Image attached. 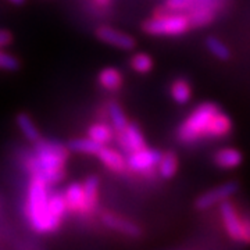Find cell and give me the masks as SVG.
Returning <instances> with one entry per match:
<instances>
[{"instance_id":"cell-1","label":"cell","mask_w":250,"mask_h":250,"mask_svg":"<svg viewBox=\"0 0 250 250\" xmlns=\"http://www.w3.org/2000/svg\"><path fill=\"white\" fill-rule=\"evenodd\" d=\"M67 211L65 199L62 193L49 196L47 184L41 178L32 177L28 188L25 214L31 227L38 233L56 231Z\"/></svg>"},{"instance_id":"cell-2","label":"cell","mask_w":250,"mask_h":250,"mask_svg":"<svg viewBox=\"0 0 250 250\" xmlns=\"http://www.w3.org/2000/svg\"><path fill=\"white\" fill-rule=\"evenodd\" d=\"M68 159V147L60 143L35 142L34 156L27 161V168L32 177L41 178L47 185L59 184L64 179V166Z\"/></svg>"},{"instance_id":"cell-3","label":"cell","mask_w":250,"mask_h":250,"mask_svg":"<svg viewBox=\"0 0 250 250\" xmlns=\"http://www.w3.org/2000/svg\"><path fill=\"white\" fill-rule=\"evenodd\" d=\"M218 111L220 107L211 102H205L196 106L177 129V138L179 142L184 145H192L203 138H208L210 124Z\"/></svg>"},{"instance_id":"cell-4","label":"cell","mask_w":250,"mask_h":250,"mask_svg":"<svg viewBox=\"0 0 250 250\" xmlns=\"http://www.w3.org/2000/svg\"><path fill=\"white\" fill-rule=\"evenodd\" d=\"M143 31L149 35L178 36L190 29L187 13L171 11L166 6L154 11V16L143 22Z\"/></svg>"},{"instance_id":"cell-5","label":"cell","mask_w":250,"mask_h":250,"mask_svg":"<svg viewBox=\"0 0 250 250\" xmlns=\"http://www.w3.org/2000/svg\"><path fill=\"white\" fill-rule=\"evenodd\" d=\"M238 190H239V184L235 181L221 184V185L207 190L197 197L195 200V208L200 210V211L208 210L214 206L221 205L225 200H229Z\"/></svg>"},{"instance_id":"cell-6","label":"cell","mask_w":250,"mask_h":250,"mask_svg":"<svg viewBox=\"0 0 250 250\" xmlns=\"http://www.w3.org/2000/svg\"><path fill=\"white\" fill-rule=\"evenodd\" d=\"M161 153L156 149H141L138 152L129 153L126 159V168H129L134 172L145 174L147 177L156 175V166L159 164Z\"/></svg>"},{"instance_id":"cell-7","label":"cell","mask_w":250,"mask_h":250,"mask_svg":"<svg viewBox=\"0 0 250 250\" xmlns=\"http://www.w3.org/2000/svg\"><path fill=\"white\" fill-rule=\"evenodd\" d=\"M220 213L223 217L225 232L229 239L242 243V215L238 213L235 205L229 200H225L220 205Z\"/></svg>"},{"instance_id":"cell-8","label":"cell","mask_w":250,"mask_h":250,"mask_svg":"<svg viewBox=\"0 0 250 250\" xmlns=\"http://www.w3.org/2000/svg\"><path fill=\"white\" fill-rule=\"evenodd\" d=\"M95 35L98 38L100 42L103 43H107L110 46H114L118 47L121 50H132L136 46L135 39L131 35L121 32L116 28L107 27V25H102V27L96 28L95 31Z\"/></svg>"},{"instance_id":"cell-9","label":"cell","mask_w":250,"mask_h":250,"mask_svg":"<svg viewBox=\"0 0 250 250\" xmlns=\"http://www.w3.org/2000/svg\"><path fill=\"white\" fill-rule=\"evenodd\" d=\"M117 141L120 147L124 150L125 153H134L145 149L146 147V141L143 136L141 128L136 124H129L125 126L123 131L117 132Z\"/></svg>"},{"instance_id":"cell-10","label":"cell","mask_w":250,"mask_h":250,"mask_svg":"<svg viewBox=\"0 0 250 250\" xmlns=\"http://www.w3.org/2000/svg\"><path fill=\"white\" fill-rule=\"evenodd\" d=\"M102 221L107 228L116 231V232L124 233V235L131 236V238L142 236V228L138 224L132 223V221H129L126 218H123V217L114 214V213H108V211L103 213L102 214Z\"/></svg>"},{"instance_id":"cell-11","label":"cell","mask_w":250,"mask_h":250,"mask_svg":"<svg viewBox=\"0 0 250 250\" xmlns=\"http://www.w3.org/2000/svg\"><path fill=\"white\" fill-rule=\"evenodd\" d=\"M243 161V156L242 153L235 149V147H223L218 149L213 156V163L218 168L223 170H232L239 167Z\"/></svg>"},{"instance_id":"cell-12","label":"cell","mask_w":250,"mask_h":250,"mask_svg":"<svg viewBox=\"0 0 250 250\" xmlns=\"http://www.w3.org/2000/svg\"><path fill=\"white\" fill-rule=\"evenodd\" d=\"M99 178L96 175H90L85 179L82 189H83V206H82V215L90 214L98 205L99 197Z\"/></svg>"},{"instance_id":"cell-13","label":"cell","mask_w":250,"mask_h":250,"mask_svg":"<svg viewBox=\"0 0 250 250\" xmlns=\"http://www.w3.org/2000/svg\"><path fill=\"white\" fill-rule=\"evenodd\" d=\"M96 156L99 157V160L102 161V164L113 172H117V174L124 172L126 168V160L124 159V156L114 149L103 146Z\"/></svg>"},{"instance_id":"cell-14","label":"cell","mask_w":250,"mask_h":250,"mask_svg":"<svg viewBox=\"0 0 250 250\" xmlns=\"http://www.w3.org/2000/svg\"><path fill=\"white\" fill-rule=\"evenodd\" d=\"M187 16L189 18L190 27L202 28L211 24L215 20V9L210 6H196L193 9L188 10Z\"/></svg>"},{"instance_id":"cell-15","label":"cell","mask_w":250,"mask_h":250,"mask_svg":"<svg viewBox=\"0 0 250 250\" xmlns=\"http://www.w3.org/2000/svg\"><path fill=\"white\" fill-rule=\"evenodd\" d=\"M232 131V121L228 114H225L224 111H218L215 117L213 118L210 129H208V138L211 139H221L231 134Z\"/></svg>"},{"instance_id":"cell-16","label":"cell","mask_w":250,"mask_h":250,"mask_svg":"<svg viewBox=\"0 0 250 250\" xmlns=\"http://www.w3.org/2000/svg\"><path fill=\"white\" fill-rule=\"evenodd\" d=\"M98 81L102 88L110 90V92H116L123 86L124 77L116 67H106L99 72Z\"/></svg>"},{"instance_id":"cell-17","label":"cell","mask_w":250,"mask_h":250,"mask_svg":"<svg viewBox=\"0 0 250 250\" xmlns=\"http://www.w3.org/2000/svg\"><path fill=\"white\" fill-rule=\"evenodd\" d=\"M64 199H65L67 210H70L71 213L81 214L83 206V189L80 182H72L68 185L64 192Z\"/></svg>"},{"instance_id":"cell-18","label":"cell","mask_w":250,"mask_h":250,"mask_svg":"<svg viewBox=\"0 0 250 250\" xmlns=\"http://www.w3.org/2000/svg\"><path fill=\"white\" fill-rule=\"evenodd\" d=\"M221 4V0H166V7L171 11L187 13L188 10L196 6H210L217 9Z\"/></svg>"},{"instance_id":"cell-19","label":"cell","mask_w":250,"mask_h":250,"mask_svg":"<svg viewBox=\"0 0 250 250\" xmlns=\"http://www.w3.org/2000/svg\"><path fill=\"white\" fill-rule=\"evenodd\" d=\"M178 156L174 152L161 153L160 160L157 164V174L163 179H171L175 177L178 171Z\"/></svg>"},{"instance_id":"cell-20","label":"cell","mask_w":250,"mask_h":250,"mask_svg":"<svg viewBox=\"0 0 250 250\" xmlns=\"http://www.w3.org/2000/svg\"><path fill=\"white\" fill-rule=\"evenodd\" d=\"M170 93L172 100L178 104H187L192 98L190 83L185 78H177L172 81L170 86Z\"/></svg>"},{"instance_id":"cell-21","label":"cell","mask_w":250,"mask_h":250,"mask_svg":"<svg viewBox=\"0 0 250 250\" xmlns=\"http://www.w3.org/2000/svg\"><path fill=\"white\" fill-rule=\"evenodd\" d=\"M16 123H17L20 131L22 132V135L27 138L29 142L35 143L41 139V132H39L38 126L27 113H18L16 116Z\"/></svg>"},{"instance_id":"cell-22","label":"cell","mask_w":250,"mask_h":250,"mask_svg":"<svg viewBox=\"0 0 250 250\" xmlns=\"http://www.w3.org/2000/svg\"><path fill=\"white\" fill-rule=\"evenodd\" d=\"M88 136L92 141L98 142L102 146H106L114 138V128H111L106 123H96L92 124L88 129Z\"/></svg>"},{"instance_id":"cell-23","label":"cell","mask_w":250,"mask_h":250,"mask_svg":"<svg viewBox=\"0 0 250 250\" xmlns=\"http://www.w3.org/2000/svg\"><path fill=\"white\" fill-rule=\"evenodd\" d=\"M67 147L70 152L82 153V154H98L100 149L103 147L98 142L92 141L89 136L88 138H80V139H71L67 143Z\"/></svg>"},{"instance_id":"cell-24","label":"cell","mask_w":250,"mask_h":250,"mask_svg":"<svg viewBox=\"0 0 250 250\" xmlns=\"http://www.w3.org/2000/svg\"><path fill=\"white\" fill-rule=\"evenodd\" d=\"M206 46L210 50V53L215 56L217 59H220V60H228L231 57L229 47L225 45V43H223L220 39L214 38V36H208L206 39Z\"/></svg>"},{"instance_id":"cell-25","label":"cell","mask_w":250,"mask_h":250,"mask_svg":"<svg viewBox=\"0 0 250 250\" xmlns=\"http://www.w3.org/2000/svg\"><path fill=\"white\" fill-rule=\"evenodd\" d=\"M131 68L138 74H147L153 70V59L146 53H136L131 59Z\"/></svg>"},{"instance_id":"cell-26","label":"cell","mask_w":250,"mask_h":250,"mask_svg":"<svg viewBox=\"0 0 250 250\" xmlns=\"http://www.w3.org/2000/svg\"><path fill=\"white\" fill-rule=\"evenodd\" d=\"M108 114H110V118H111V124H113V128L116 132H120L123 131L125 126L128 125V120L125 117V113L123 111V108L120 107L117 103H111L110 107H108Z\"/></svg>"},{"instance_id":"cell-27","label":"cell","mask_w":250,"mask_h":250,"mask_svg":"<svg viewBox=\"0 0 250 250\" xmlns=\"http://www.w3.org/2000/svg\"><path fill=\"white\" fill-rule=\"evenodd\" d=\"M0 68L7 70V71H16L20 68V60L16 56L0 50Z\"/></svg>"},{"instance_id":"cell-28","label":"cell","mask_w":250,"mask_h":250,"mask_svg":"<svg viewBox=\"0 0 250 250\" xmlns=\"http://www.w3.org/2000/svg\"><path fill=\"white\" fill-rule=\"evenodd\" d=\"M242 243L250 245V215H242Z\"/></svg>"},{"instance_id":"cell-29","label":"cell","mask_w":250,"mask_h":250,"mask_svg":"<svg viewBox=\"0 0 250 250\" xmlns=\"http://www.w3.org/2000/svg\"><path fill=\"white\" fill-rule=\"evenodd\" d=\"M13 42V34L6 29H0V47L9 46Z\"/></svg>"},{"instance_id":"cell-30","label":"cell","mask_w":250,"mask_h":250,"mask_svg":"<svg viewBox=\"0 0 250 250\" xmlns=\"http://www.w3.org/2000/svg\"><path fill=\"white\" fill-rule=\"evenodd\" d=\"M111 1H113V0H95V3H96L98 6H102V7H108V6L111 4Z\"/></svg>"},{"instance_id":"cell-31","label":"cell","mask_w":250,"mask_h":250,"mask_svg":"<svg viewBox=\"0 0 250 250\" xmlns=\"http://www.w3.org/2000/svg\"><path fill=\"white\" fill-rule=\"evenodd\" d=\"M10 3H13V4H16V6H21V4H24L25 3V0H9Z\"/></svg>"}]
</instances>
